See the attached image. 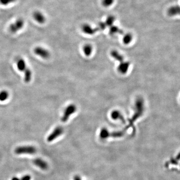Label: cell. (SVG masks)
Instances as JSON below:
<instances>
[{"instance_id":"obj_21","label":"cell","mask_w":180,"mask_h":180,"mask_svg":"<svg viewBox=\"0 0 180 180\" xmlns=\"http://www.w3.org/2000/svg\"><path fill=\"white\" fill-rule=\"evenodd\" d=\"M114 1H115V0H102V4L104 7H105L106 8H107V7H109L112 5H113V4L114 3Z\"/></svg>"},{"instance_id":"obj_8","label":"cell","mask_w":180,"mask_h":180,"mask_svg":"<svg viewBox=\"0 0 180 180\" xmlns=\"http://www.w3.org/2000/svg\"><path fill=\"white\" fill-rule=\"evenodd\" d=\"M33 16L35 20L39 24H43L46 22V17L40 11H36L34 12Z\"/></svg>"},{"instance_id":"obj_9","label":"cell","mask_w":180,"mask_h":180,"mask_svg":"<svg viewBox=\"0 0 180 180\" xmlns=\"http://www.w3.org/2000/svg\"><path fill=\"white\" fill-rule=\"evenodd\" d=\"M82 30L84 33L89 35H94L95 33H96L98 30V28H92L90 25L88 24H84L82 26Z\"/></svg>"},{"instance_id":"obj_4","label":"cell","mask_w":180,"mask_h":180,"mask_svg":"<svg viewBox=\"0 0 180 180\" xmlns=\"http://www.w3.org/2000/svg\"><path fill=\"white\" fill-rule=\"evenodd\" d=\"M77 110L76 106L74 104H71L67 106L64 112L63 117L62 118V121L63 122H66L69 120V118L71 115H73L74 113Z\"/></svg>"},{"instance_id":"obj_11","label":"cell","mask_w":180,"mask_h":180,"mask_svg":"<svg viewBox=\"0 0 180 180\" xmlns=\"http://www.w3.org/2000/svg\"><path fill=\"white\" fill-rule=\"evenodd\" d=\"M111 116L112 118L114 119V120H120L123 123H126V121H125L123 115L118 111L115 110V111L112 112Z\"/></svg>"},{"instance_id":"obj_13","label":"cell","mask_w":180,"mask_h":180,"mask_svg":"<svg viewBox=\"0 0 180 180\" xmlns=\"http://www.w3.org/2000/svg\"><path fill=\"white\" fill-rule=\"evenodd\" d=\"M111 55L112 57L114 58L115 60H117L118 61L120 62V63H122L124 62V57L122 55H121V54L119 53V52L116 51V50H113L111 52Z\"/></svg>"},{"instance_id":"obj_26","label":"cell","mask_w":180,"mask_h":180,"mask_svg":"<svg viewBox=\"0 0 180 180\" xmlns=\"http://www.w3.org/2000/svg\"><path fill=\"white\" fill-rule=\"evenodd\" d=\"M74 180H81L80 177L79 176H76L74 178Z\"/></svg>"},{"instance_id":"obj_24","label":"cell","mask_w":180,"mask_h":180,"mask_svg":"<svg viewBox=\"0 0 180 180\" xmlns=\"http://www.w3.org/2000/svg\"><path fill=\"white\" fill-rule=\"evenodd\" d=\"M106 27H107V26L106 25L105 22H100L98 24V27L97 28H98V30L100 31V30H104L106 28Z\"/></svg>"},{"instance_id":"obj_16","label":"cell","mask_w":180,"mask_h":180,"mask_svg":"<svg viewBox=\"0 0 180 180\" xmlns=\"http://www.w3.org/2000/svg\"><path fill=\"white\" fill-rule=\"evenodd\" d=\"M116 21V18L115 16L112 15H110L107 18L105 22L107 27H111L113 26L114 23Z\"/></svg>"},{"instance_id":"obj_20","label":"cell","mask_w":180,"mask_h":180,"mask_svg":"<svg viewBox=\"0 0 180 180\" xmlns=\"http://www.w3.org/2000/svg\"><path fill=\"white\" fill-rule=\"evenodd\" d=\"M110 133L109 132L106 128H103L102 129L100 132V137L103 139H106L107 138L109 137Z\"/></svg>"},{"instance_id":"obj_23","label":"cell","mask_w":180,"mask_h":180,"mask_svg":"<svg viewBox=\"0 0 180 180\" xmlns=\"http://www.w3.org/2000/svg\"><path fill=\"white\" fill-rule=\"evenodd\" d=\"M16 1L17 0H0V4L4 6H7L15 3Z\"/></svg>"},{"instance_id":"obj_25","label":"cell","mask_w":180,"mask_h":180,"mask_svg":"<svg viewBox=\"0 0 180 180\" xmlns=\"http://www.w3.org/2000/svg\"><path fill=\"white\" fill-rule=\"evenodd\" d=\"M31 177L29 175H27V176H25L23 177L22 178L21 180H31Z\"/></svg>"},{"instance_id":"obj_3","label":"cell","mask_w":180,"mask_h":180,"mask_svg":"<svg viewBox=\"0 0 180 180\" xmlns=\"http://www.w3.org/2000/svg\"><path fill=\"white\" fill-rule=\"evenodd\" d=\"M25 22L22 18H18L14 23H12L9 26V31L13 34L17 33L23 28Z\"/></svg>"},{"instance_id":"obj_19","label":"cell","mask_w":180,"mask_h":180,"mask_svg":"<svg viewBox=\"0 0 180 180\" xmlns=\"http://www.w3.org/2000/svg\"><path fill=\"white\" fill-rule=\"evenodd\" d=\"M9 97V94L7 91L3 90L0 92V101H5Z\"/></svg>"},{"instance_id":"obj_10","label":"cell","mask_w":180,"mask_h":180,"mask_svg":"<svg viewBox=\"0 0 180 180\" xmlns=\"http://www.w3.org/2000/svg\"><path fill=\"white\" fill-rule=\"evenodd\" d=\"M130 65V63L128 62H123L122 63H120L118 67V70L121 74H125L128 71Z\"/></svg>"},{"instance_id":"obj_17","label":"cell","mask_w":180,"mask_h":180,"mask_svg":"<svg viewBox=\"0 0 180 180\" xmlns=\"http://www.w3.org/2000/svg\"><path fill=\"white\" fill-rule=\"evenodd\" d=\"M83 52L84 53L86 56H89L92 54V51H93V48H92V46L91 45H85L83 47Z\"/></svg>"},{"instance_id":"obj_5","label":"cell","mask_w":180,"mask_h":180,"mask_svg":"<svg viewBox=\"0 0 180 180\" xmlns=\"http://www.w3.org/2000/svg\"><path fill=\"white\" fill-rule=\"evenodd\" d=\"M64 129L62 127H57L54 129V131L50 134L47 139V141L49 142H52L55 139L63 134Z\"/></svg>"},{"instance_id":"obj_22","label":"cell","mask_w":180,"mask_h":180,"mask_svg":"<svg viewBox=\"0 0 180 180\" xmlns=\"http://www.w3.org/2000/svg\"><path fill=\"white\" fill-rule=\"evenodd\" d=\"M171 12L173 15H180V7L178 6H173Z\"/></svg>"},{"instance_id":"obj_2","label":"cell","mask_w":180,"mask_h":180,"mask_svg":"<svg viewBox=\"0 0 180 180\" xmlns=\"http://www.w3.org/2000/svg\"><path fill=\"white\" fill-rule=\"evenodd\" d=\"M15 153L17 155H34L36 153L37 149L36 148L32 146H19L16 148Z\"/></svg>"},{"instance_id":"obj_18","label":"cell","mask_w":180,"mask_h":180,"mask_svg":"<svg viewBox=\"0 0 180 180\" xmlns=\"http://www.w3.org/2000/svg\"><path fill=\"white\" fill-rule=\"evenodd\" d=\"M133 40L132 35L130 33H128L125 35L123 37V42L125 45H128Z\"/></svg>"},{"instance_id":"obj_14","label":"cell","mask_w":180,"mask_h":180,"mask_svg":"<svg viewBox=\"0 0 180 180\" xmlns=\"http://www.w3.org/2000/svg\"><path fill=\"white\" fill-rule=\"evenodd\" d=\"M110 34L111 35H114L116 34H123V31L120 29L117 26H115L113 25L111 27H110L109 31Z\"/></svg>"},{"instance_id":"obj_15","label":"cell","mask_w":180,"mask_h":180,"mask_svg":"<svg viewBox=\"0 0 180 180\" xmlns=\"http://www.w3.org/2000/svg\"><path fill=\"white\" fill-rule=\"evenodd\" d=\"M25 74L24 81L26 83H29L32 79V72L29 68L27 67L25 71L24 72Z\"/></svg>"},{"instance_id":"obj_12","label":"cell","mask_w":180,"mask_h":180,"mask_svg":"<svg viewBox=\"0 0 180 180\" xmlns=\"http://www.w3.org/2000/svg\"><path fill=\"white\" fill-rule=\"evenodd\" d=\"M17 66L18 69L21 72H24L27 68L25 60L22 58H20L18 60L17 62Z\"/></svg>"},{"instance_id":"obj_7","label":"cell","mask_w":180,"mask_h":180,"mask_svg":"<svg viewBox=\"0 0 180 180\" xmlns=\"http://www.w3.org/2000/svg\"><path fill=\"white\" fill-rule=\"evenodd\" d=\"M33 163L37 167H38L40 169L42 170H47L48 169V163L46 161L41 158H37L34 160Z\"/></svg>"},{"instance_id":"obj_1","label":"cell","mask_w":180,"mask_h":180,"mask_svg":"<svg viewBox=\"0 0 180 180\" xmlns=\"http://www.w3.org/2000/svg\"><path fill=\"white\" fill-rule=\"evenodd\" d=\"M135 110H136L135 113L133 115L132 118L129 121V127H127L126 130L129 127H132L135 122L139 117L142 116L143 113L144 112V101L141 98H138L136 100V103H135Z\"/></svg>"},{"instance_id":"obj_6","label":"cell","mask_w":180,"mask_h":180,"mask_svg":"<svg viewBox=\"0 0 180 180\" xmlns=\"http://www.w3.org/2000/svg\"><path fill=\"white\" fill-rule=\"evenodd\" d=\"M34 51L35 54L37 55V56L42 58L45 59H47L50 58V53L49 51L42 47H37L36 48H35Z\"/></svg>"}]
</instances>
